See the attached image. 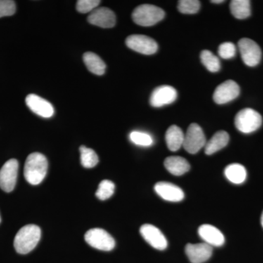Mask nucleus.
Listing matches in <instances>:
<instances>
[{"label":"nucleus","instance_id":"obj_1","mask_svg":"<svg viewBox=\"0 0 263 263\" xmlns=\"http://www.w3.org/2000/svg\"><path fill=\"white\" fill-rule=\"evenodd\" d=\"M48 160L41 153L31 154L24 164V177L32 185L40 184L46 177L48 171Z\"/></svg>","mask_w":263,"mask_h":263},{"label":"nucleus","instance_id":"obj_2","mask_svg":"<svg viewBox=\"0 0 263 263\" xmlns=\"http://www.w3.org/2000/svg\"><path fill=\"white\" fill-rule=\"evenodd\" d=\"M41 230L35 224H27L19 230L14 238L15 251L19 254H26L32 252L39 243Z\"/></svg>","mask_w":263,"mask_h":263},{"label":"nucleus","instance_id":"obj_3","mask_svg":"<svg viewBox=\"0 0 263 263\" xmlns=\"http://www.w3.org/2000/svg\"><path fill=\"white\" fill-rule=\"evenodd\" d=\"M164 11L162 8L153 5H141L133 11V22L142 27H152L164 18Z\"/></svg>","mask_w":263,"mask_h":263},{"label":"nucleus","instance_id":"obj_4","mask_svg":"<svg viewBox=\"0 0 263 263\" xmlns=\"http://www.w3.org/2000/svg\"><path fill=\"white\" fill-rule=\"evenodd\" d=\"M262 118L260 114L252 108L240 110L235 117V127L240 133L249 134L254 133L262 125Z\"/></svg>","mask_w":263,"mask_h":263},{"label":"nucleus","instance_id":"obj_5","mask_svg":"<svg viewBox=\"0 0 263 263\" xmlns=\"http://www.w3.org/2000/svg\"><path fill=\"white\" fill-rule=\"evenodd\" d=\"M85 240L93 248L109 252L115 247L116 242L108 232L101 228H93L85 234Z\"/></svg>","mask_w":263,"mask_h":263},{"label":"nucleus","instance_id":"obj_6","mask_svg":"<svg viewBox=\"0 0 263 263\" xmlns=\"http://www.w3.org/2000/svg\"><path fill=\"white\" fill-rule=\"evenodd\" d=\"M206 144V139L202 128L193 123L188 127L184 136L183 147L188 153L195 155Z\"/></svg>","mask_w":263,"mask_h":263},{"label":"nucleus","instance_id":"obj_7","mask_svg":"<svg viewBox=\"0 0 263 263\" xmlns=\"http://www.w3.org/2000/svg\"><path fill=\"white\" fill-rule=\"evenodd\" d=\"M242 60L249 67H255L259 63L262 51L257 43L249 38H242L238 43Z\"/></svg>","mask_w":263,"mask_h":263},{"label":"nucleus","instance_id":"obj_8","mask_svg":"<svg viewBox=\"0 0 263 263\" xmlns=\"http://www.w3.org/2000/svg\"><path fill=\"white\" fill-rule=\"evenodd\" d=\"M128 48L145 55L155 54L158 50V45L155 40L142 34H133L126 39Z\"/></svg>","mask_w":263,"mask_h":263},{"label":"nucleus","instance_id":"obj_9","mask_svg":"<svg viewBox=\"0 0 263 263\" xmlns=\"http://www.w3.org/2000/svg\"><path fill=\"white\" fill-rule=\"evenodd\" d=\"M18 162L15 159L7 161L0 170V188L6 193L14 190L18 176Z\"/></svg>","mask_w":263,"mask_h":263},{"label":"nucleus","instance_id":"obj_10","mask_svg":"<svg viewBox=\"0 0 263 263\" xmlns=\"http://www.w3.org/2000/svg\"><path fill=\"white\" fill-rule=\"evenodd\" d=\"M239 94L240 87L238 84L234 81L228 80L216 87L213 98L216 103L222 105L233 101L238 98Z\"/></svg>","mask_w":263,"mask_h":263},{"label":"nucleus","instance_id":"obj_11","mask_svg":"<svg viewBox=\"0 0 263 263\" xmlns=\"http://www.w3.org/2000/svg\"><path fill=\"white\" fill-rule=\"evenodd\" d=\"M177 91L173 86L162 85L154 90L150 98V104L154 108H160L176 101Z\"/></svg>","mask_w":263,"mask_h":263},{"label":"nucleus","instance_id":"obj_12","mask_svg":"<svg viewBox=\"0 0 263 263\" xmlns=\"http://www.w3.org/2000/svg\"><path fill=\"white\" fill-rule=\"evenodd\" d=\"M140 233L148 245L158 250H164L167 247V240L160 229L152 224H143Z\"/></svg>","mask_w":263,"mask_h":263},{"label":"nucleus","instance_id":"obj_13","mask_svg":"<svg viewBox=\"0 0 263 263\" xmlns=\"http://www.w3.org/2000/svg\"><path fill=\"white\" fill-rule=\"evenodd\" d=\"M87 21L92 25L108 29L115 26L117 18L113 10L108 8H98L90 13Z\"/></svg>","mask_w":263,"mask_h":263},{"label":"nucleus","instance_id":"obj_14","mask_svg":"<svg viewBox=\"0 0 263 263\" xmlns=\"http://www.w3.org/2000/svg\"><path fill=\"white\" fill-rule=\"evenodd\" d=\"M26 104L31 110L40 117L51 118L54 114V108L49 102L38 96L31 94L26 98Z\"/></svg>","mask_w":263,"mask_h":263},{"label":"nucleus","instance_id":"obj_15","mask_svg":"<svg viewBox=\"0 0 263 263\" xmlns=\"http://www.w3.org/2000/svg\"><path fill=\"white\" fill-rule=\"evenodd\" d=\"M185 252L192 263H203L212 257L213 247L205 243H188Z\"/></svg>","mask_w":263,"mask_h":263},{"label":"nucleus","instance_id":"obj_16","mask_svg":"<svg viewBox=\"0 0 263 263\" xmlns=\"http://www.w3.org/2000/svg\"><path fill=\"white\" fill-rule=\"evenodd\" d=\"M155 190L157 195L164 200L170 202H180L184 198L183 190L176 185L169 182L156 183Z\"/></svg>","mask_w":263,"mask_h":263},{"label":"nucleus","instance_id":"obj_17","mask_svg":"<svg viewBox=\"0 0 263 263\" xmlns=\"http://www.w3.org/2000/svg\"><path fill=\"white\" fill-rule=\"evenodd\" d=\"M198 234L205 243L212 247H221L226 241L224 235L220 230L211 224L200 226L198 229Z\"/></svg>","mask_w":263,"mask_h":263},{"label":"nucleus","instance_id":"obj_18","mask_svg":"<svg viewBox=\"0 0 263 263\" xmlns=\"http://www.w3.org/2000/svg\"><path fill=\"white\" fill-rule=\"evenodd\" d=\"M164 165L169 173L174 176H181L190 170V164L186 159L178 156H173L165 159Z\"/></svg>","mask_w":263,"mask_h":263},{"label":"nucleus","instance_id":"obj_19","mask_svg":"<svg viewBox=\"0 0 263 263\" xmlns=\"http://www.w3.org/2000/svg\"><path fill=\"white\" fill-rule=\"evenodd\" d=\"M230 141L229 134L226 131H219L206 142L205 146V153L207 155H212L219 150L222 149L228 144Z\"/></svg>","mask_w":263,"mask_h":263},{"label":"nucleus","instance_id":"obj_20","mask_svg":"<svg viewBox=\"0 0 263 263\" xmlns=\"http://www.w3.org/2000/svg\"><path fill=\"white\" fill-rule=\"evenodd\" d=\"M184 136L182 129L176 125L171 126L165 134V141L167 148L171 152H176L183 146Z\"/></svg>","mask_w":263,"mask_h":263},{"label":"nucleus","instance_id":"obj_21","mask_svg":"<svg viewBox=\"0 0 263 263\" xmlns=\"http://www.w3.org/2000/svg\"><path fill=\"white\" fill-rule=\"evenodd\" d=\"M84 64L91 73L103 76L105 72L106 65L100 57L93 52H86L83 56Z\"/></svg>","mask_w":263,"mask_h":263},{"label":"nucleus","instance_id":"obj_22","mask_svg":"<svg viewBox=\"0 0 263 263\" xmlns=\"http://www.w3.org/2000/svg\"><path fill=\"white\" fill-rule=\"evenodd\" d=\"M224 176L230 182L235 184H240L245 182L247 179V170L245 166L240 164H229L224 170Z\"/></svg>","mask_w":263,"mask_h":263},{"label":"nucleus","instance_id":"obj_23","mask_svg":"<svg viewBox=\"0 0 263 263\" xmlns=\"http://www.w3.org/2000/svg\"><path fill=\"white\" fill-rule=\"evenodd\" d=\"M230 8L235 18L246 19L251 15V3L249 0H233Z\"/></svg>","mask_w":263,"mask_h":263},{"label":"nucleus","instance_id":"obj_24","mask_svg":"<svg viewBox=\"0 0 263 263\" xmlns=\"http://www.w3.org/2000/svg\"><path fill=\"white\" fill-rule=\"evenodd\" d=\"M200 60L208 70L217 72L220 70L221 63L219 58L209 50H203L200 53Z\"/></svg>","mask_w":263,"mask_h":263},{"label":"nucleus","instance_id":"obj_25","mask_svg":"<svg viewBox=\"0 0 263 263\" xmlns=\"http://www.w3.org/2000/svg\"><path fill=\"white\" fill-rule=\"evenodd\" d=\"M80 152L81 162L83 167L86 168H92L98 164V156L94 150L85 146H81Z\"/></svg>","mask_w":263,"mask_h":263},{"label":"nucleus","instance_id":"obj_26","mask_svg":"<svg viewBox=\"0 0 263 263\" xmlns=\"http://www.w3.org/2000/svg\"><path fill=\"white\" fill-rule=\"evenodd\" d=\"M115 184L109 180H103L99 184L96 192V196L99 200H106L114 195Z\"/></svg>","mask_w":263,"mask_h":263},{"label":"nucleus","instance_id":"obj_27","mask_svg":"<svg viewBox=\"0 0 263 263\" xmlns=\"http://www.w3.org/2000/svg\"><path fill=\"white\" fill-rule=\"evenodd\" d=\"M129 140L134 144L140 146H150L153 144V138L149 134L143 132L133 131L129 134Z\"/></svg>","mask_w":263,"mask_h":263},{"label":"nucleus","instance_id":"obj_28","mask_svg":"<svg viewBox=\"0 0 263 263\" xmlns=\"http://www.w3.org/2000/svg\"><path fill=\"white\" fill-rule=\"evenodd\" d=\"M200 8V2L197 0H181L178 9L183 14H195Z\"/></svg>","mask_w":263,"mask_h":263},{"label":"nucleus","instance_id":"obj_29","mask_svg":"<svg viewBox=\"0 0 263 263\" xmlns=\"http://www.w3.org/2000/svg\"><path fill=\"white\" fill-rule=\"evenodd\" d=\"M100 3V0H79L76 4V9L81 13H91L98 8Z\"/></svg>","mask_w":263,"mask_h":263},{"label":"nucleus","instance_id":"obj_30","mask_svg":"<svg viewBox=\"0 0 263 263\" xmlns=\"http://www.w3.org/2000/svg\"><path fill=\"white\" fill-rule=\"evenodd\" d=\"M218 53L221 58L230 60L233 58L236 54V47L233 43H223L219 46Z\"/></svg>","mask_w":263,"mask_h":263},{"label":"nucleus","instance_id":"obj_31","mask_svg":"<svg viewBox=\"0 0 263 263\" xmlns=\"http://www.w3.org/2000/svg\"><path fill=\"white\" fill-rule=\"evenodd\" d=\"M16 6L12 0H0V18L10 16L15 13Z\"/></svg>","mask_w":263,"mask_h":263},{"label":"nucleus","instance_id":"obj_32","mask_svg":"<svg viewBox=\"0 0 263 263\" xmlns=\"http://www.w3.org/2000/svg\"><path fill=\"white\" fill-rule=\"evenodd\" d=\"M212 3H215V4H219V3H224V0H212Z\"/></svg>","mask_w":263,"mask_h":263},{"label":"nucleus","instance_id":"obj_33","mask_svg":"<svg viewBox=\"0 0 263 263\" xmlns=\"http://www.w3.org/2000/svg\"><path fill=\"white\" fill-rule=\"evenodd\" d=\"M261 224H262L263 228V212L262 214V216H261Z\"/></svg>","mask_w":263,"mask_h":263},{"label":"nucleus","instance_id":"obj_34","mask_svg":"<svg viewBox=\"0 0 263 263\" xmlns=\"http://www.w3.org/2000/svg\"><path fill=\"white\" fill-rule=\"evenodd\" d=\"M0 222H1V217H0Z\"/></svg>","mask_w":263,"mask_h":263}]
</instances>
